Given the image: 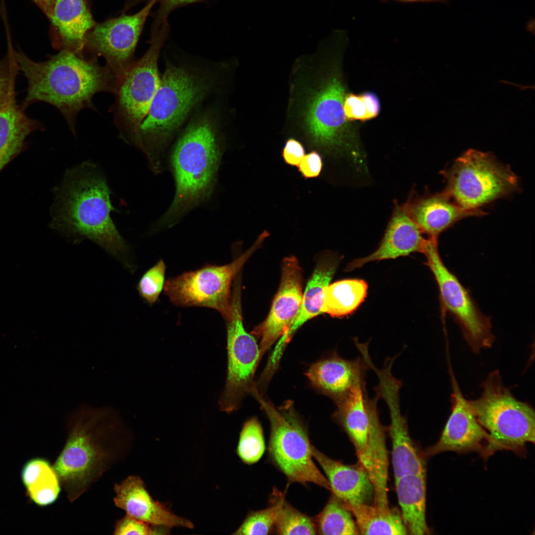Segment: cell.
Listing matches in <instances>:
<instances>
[{
  "instance_id": "ffe728a7",
  "label": "cell",
  "mask_w": 535,
  "mask_h": 535,
  "mask_svg": "<svg viewBox=\"0 0 535 535\" xmlns=\"http://www.w3.org/2000/svg\"><path fill=\"white\" fill-rule=\"evenodd\" d=\"M50 21L54 48L85 54L86 36L96 24L87 0H54Z\"/></svg>"
},
{
  "instance_id": "8fae6325",
  "label": "cell",
  "mask_w": 535,
  "mask_h": 535,
  "mask_svg": "<svg viewBox=\"0 0 535 535\" xmlns=\"http://www.w3.org/2000/svg\"><path fill=\"white\" fill-rule=\"evenodd\" d=\"M268 235L265 231L248 250L228 264L207 265L168 278L164 293L174 305L211 308L224 319L230 311L233 281Z\"/></svg>"
},
{
  "instance_id": "ee69618b",
  "label": "cell",
  "mask_w": 535,
  "mask_h": 535,
  "mask_svg": "<svg viewBox=\"0 0 535 535\" xmlns=\"http://www.w3.org/2000/svg\"><path fill=\"white\" fill-rule=\"evenodd\" d=\"M50 21L53 14L54 0H32Z\"/></svg>"
},
{
  "instance_id": "ac0fdd59",
  "label": "cell",
  "mask_w": 535,
  "mask_h": 535,
  "mask_svg": "<svg viewBox=\"0 0 535 535\" xmlns=\"http://www.w3.org/2000/svg\"><path fill=\"white\" fill-rule=\"evenodd\" d=\"M425 234L408 214L403 205L397 202L378 248L367 257L349 264L347 271L362 267L374 261L394 259L412 253H422L427 242Z\"/></svg>"
},
{
  "instance_id": "60d3db41",
  "label": "cell",
  "mask_w": 535,
  "mask_h": 535,
  "mask_svg": "<svg viewBox=\"0 0 535 535\" xmlns=\"http://www.w3.org/2000/svg\"><path fill=\"white\" fill-rule=\"evenodd\" d=\"M298 166L299 171L305 178L317 177L322 167L321 156L313 151L303 157Z\"/></svg>"
},
{
  "instance_id": "ab89813d",
  "label": "cell",
  "mask_w": 535,
  "mask_h": 535,
  "mask_svg": "<svg viewBox=\"0 0 535 535\" xmlns=\"http://www.w3.org/2000/svg\"><path fill=\"white\" fill-rule=\"evenodd\" d=\"M151 0H127L122 11H126L138 3L143 1H149ZM160 4V9L157 12L156 19L164 20L166 19L168 14L173 9L179 6L195 2L202 0H155Z\"/></svg>"
},
{
  "instance_id": "3957f363",
  "label": "cell",
  "mask_w": 535,
  "mask_h": 535,
  "mask_svg": "<svg viewBox=\"0 0 535 535\" xmlns=\"http://www.w3.org/2000/svg\"><path fill=\"white\" fill-rule=\"evenodd\" d=\"M217 124L201 115L186 127L173 147L170 166L175 193L169 207L153 226L169 228L210 198L215 187L223 148Z\"/></svg>"
},
{
  "instance_id": "74e56055",
  "label": "cell",
  "mask_w": 535,
  "mask_h": 535,
  "mask_svg": "<svg viewBox=\"0 0 535 535\" xmlns=\"http://www.w3.org/2000/svg\"><path fill=\"white\" fill-rule=\"evenodd\" d=\"M150 525L126 514L125 517L117 523L114 534L151 535L162 534L160 532L166 531L164 530L154 529Z\"/></svg>"
},
{
  "instance_id": "f35d334b",
  "label": "cell",
  "mask_w": 535,
  "mask_h": 535,
  "mask_svg": "<svg viewBox=\"0 0 535 535\" xmlns=\"http://www.w3.org/2000/svg\"><path fill=\"white\" fill-rule=\"evenodd\" d=\"M343 109L346 120H367L366 106L361 95L349 94L345 96Z\"/></svg>"
},
{
  "instance_id": "d6986e66",
  "label": "cell",
  "mask_w": 535,
  "mask_h": 535,
  "mask_svg": "<svg viewBox=\"0 0 535 535\" xmlns=\"http://www.w3.org/2000/svg\"><path fill=\"white\" fill-rule=\"evenodd\" d=\"M403 205L423 232L437 239L441 232L458 220L485 214L480 209L469 210L461 207L443 191L423 196L412 192Z\"/></svg>"
},
{
  "instance_id": "6da1fadb",
  "label": "cell",
  "mask_w": 535,
  "mask_h": 535,
  "mask_svg": "<svg viewBox=\"0 0 535 535\" xmlns=\"http://www.w3.org/2000/svg\"><path fill=\"white\" fill-rule=\"evenodd\" d=\"M54 192L51 228L74 243L94 242L131 268L128 247L110 216V189L96 164L86 161L67 170Z\"/></svg>"
},
{
  "instance_id": "7c38bea8",
  "label": "cell",
  "mask_w": 535,
  "mask_h": 535,
  "mask_svg": "<svg viewBox=\"0 0 535 535\" xmlns=\"http://www.w3.org/2000/svg\"><path fill=\"white\" fill-rule=\"evenodd\" d=\"M231 309L224 319L228 351V370L225 386L219 404L222 411L237 409L243 399L255 385L253 378L261 358L259 346L243 325L241 304V278L234 279Z\"/></svg>"
},
{
  "instance_id": "484cf974",
  "label": "cell",
  "mask_w": 535,
  "mask_h": 535,
  "mask_svg": "<svg viewBox=\"0 0 535 535\" xmlns=\"http://www.w3.org/2000/svg\"><path fill=\"white\" fill-rule=\"evenodd\" d=\"M338 261L333 255L325 254L317 262L309 280L298 312L287 333L280 339L275 350L281 353L295 331L308 320L322 313L324 290L332 278Z\"/></svg>"
},
{
  "instance_id": "5bb4252c",
  "label": "cell",
  "mask_w": 535,
  "mask_h": 535,
  "mask_svg": "<svg viewBox=\"0 0 535 535\" xmlns=\"http://www.w3.org/2000/svg\"><path fill=\"white\" fill-rule=\"evenodd\" d=\"M156 3L151 0L133 15L119 17L96 24L86 38L84 54L103 56L106 65L115 75L119 82L135 61L137 42L150 11Z\"/></svg>"
},
{
  "instance_id": "4dcf8cb0",
  "label": "cell",
  "mask_w": 535,
  "mask_h": 535,
  "mask_svg": "<svg viewBox=\"0 0 535 535\" xmlns=\"http://www.w3.org/2000/svg\"><path fill=\"white\" fill-rule=\"evenodd\" d=\"M368 285L362 279H344L328 284L324 289L322 313L341 317L353 312L364 301Z\"/></svg>"
},
{
  "instance_id": "cb8c5ba5",
  "label": "cell",
  "mask_w": 535,
  "mask_h": 535,
  "mask_svg": "<svg viewBox=\"0 0 535 535\" xmlns=\"http://www.w3.org/2000/svg\"><path fill=\"white\" fill-rule=\"evenodd\" d=\"M314 459L326 475L332 494L346 506L368 503L374 497V487L367 471L358 462L347 465L331 459L312 446Z\"/></svg>"
},
{
  "instance_id": "f1b7e54d",
  "label": "cell",
  "mask_w": 535,
  "mask_h": 535,
  "mask_svg": "<svg viewBox=\"0 0 535 535\" xmlns=\"http://www.w3.org/2000/svg\"><path fill=\"white\" fill-rule=\"evenodd\" d=\"M346 507L355 519L360 535L408 534L397 508L382 509L368 503Z\"/></svg>"
},
{
  "instance_id": "d6a6232c",
  "label": "cell",
  "mask_w": 535,
  "mask_h": 535,
  "mask_svg": "<svg viewBox=\"0 0 535 535\" xmlns=\"http://www.w3.org/2000/svg\"><path fill=\"white\" fill-rule=\"evenodd\" d=\"M273 531L278 535H316L315 519L291 506L283 497Z\"/></svg>"
},
{
  "instance_id": "9a60e30c",
  "label": "cell",
  "mask_w": 535,
  "mask_h": 535,
  "mask_svg": "<svg viewBox=\"0 0 535 535\" xmlns=\"http://www.w3.org/2000/svg\"><path fill=\"white\" fill-rule=\"evenodd\" d=\"M403 385L401 380L393 374H386L378 378L374 388L376 395L386 404L390 418L387 428L392 443V464L395 480L409 475L426 476V467L423 458L412 440L407 419L401 413L400 390Z\"/></svg>"
},
{
  "instance_id": "7a4b0ae2",
  "label": "cell",
  "mask_w": 535,
  "mask_h": 535,
  "mask_svg": "<svg viewBox=\"0 0 535 535\" xmlns=\"http://www.w3.org/2000/svg\"><path fill=\"white\" fill-rule=\"evenodd\" d=\"M15 56L19 71L27 79V94L21 108L24 111L39 102L57 108L76 135V120L85 108L95 109L92 99L99 92L115 94L119 80L98 58L60 51L42 62H36L21 51Z\"/></svg>"
},
{
  "instance_id": "d4e9b609",
  "label": "cell",
  "mask_w": 535,
  "mask_h": 535,
  "mask_svg": "<svg viewBox=\"0 0 535 535\" xmlns=\"http://www.w3.org/2000/svg\"><path fill=\"white\" fill-rule=\"evenodd\" d=\"M366 385H359L334 401L333 418L353 444L358 462L363 458L368 442L370 420L366 402Z\"/></svg>"
},
{
  "instance_id": "8992f818",
  "label": "cell",
  "mask_w": 535,
  "mask_h": 535,
  "mask_svg": "<svg viewBox=\"0 0 535 535\" xmlns=\"http://www.w3.org/2000/svg\"><path fill=\"white\" fill-rule=\"evenodd\" d=\"M482 387L481 396L468 401L478 422L488 432L482 455L504 449L519 452L527 443H534V409L514 397L504 385L499 371L490 373Z\"/></svg>"
},
{
  "instance_id": "e0dca14e",
  "label": "cell",
  "mask_w": 535,
  "mask_h": 535,
  "mask_svg": "<svg viewBox=\"0 0 535 535\" xmlns=\"http://www.w3.org/2000/svg\"><path fill=\"white\" fill-rule=\"evenodd\" d=\"M450 374L453 390L451 413L439 440L427 448L423 456H432L447 451L482 452V443L489 438L488 433L478 422L468 400L463 395L451 371Z\"/></svg>"
},
{
  "instance_id": "7402d4cb",
  "label": "cell",
  "mask_w": 535,
  "mask_h": 535,
  "mask_svg": "<svg viewBox=\"0 0 535 535\" xmlns=\"http://www.w3.org/2000/svg\"><path fill=\"white\" fill-rule=\"evenodd\" d=\"M114 490L115 505L133 518L153 526L189 529L194 527L190 521L173 514L161 504L155 501L138 476H129L120 484H115Z\"/></svg>"
},
{
  "instance_id": "8d00e7d4",
  "label": "cell",
  "mask_w": 535,
  "mask_h": 535,
  "mask_svg": "<svg viewBox=\"0 0 535 535\" xmlns=\"http://www.w3.org/2000/svg\"><path fill=\"white\" fill-rule=\"evenodd\" d=\"M19 71L15 50L10 44L4 57L0 60V110L15 97V81Z\"/></svg>"
},
{
  "instance_id": "4316f807",
  "label": "cell",
  "mask_w": 535,
  "mask_h": 535,
  "mask_svg": "<svg viewBox=\"0 0 535 535\" xmlns=\"http://www.w3.org/2000/svg\"><path fill=\"white\" fill-rule=\"evenodd\" d=\"M42 125L17 105L16 96L0 110V172L27 147L26 138Z\"/></svg>"
},
{
  "instance_id": "1f68e13d",
  "label": "cell",
  "mask_w": 535,
  "mask_h": 535,
  "mask_svg": "<svg viewBox=\"0 0 535 535\" xmlns=\"http://www.w3.org/2000/svg\"><path fill=\"white\" fill-rule=\"evenodd\" d=\"M315 521L320 535H360L351 511L333 494Z\"/></svg>"
},
{
  "instance_id": "e575fe53",
  "label": "cell",
  "mask_w": 535,
  "mask_h": 535,
  "mask_svg": "<svg viewBox=\"0 0 535 535\" xmlns=\"http://www.w3.org/2000/svg\"><path fill=\"white\" fill-rule=\"evenodd\" d=\"M283 497L280 496L276 503L270 507L249 513L233 534H269L270 532L273 531Z\"/></svg>"
},
{
  "instance_id": "83f0119b",
  "label": "cell",
  "mask_w": 535,
  "mask_h": 535,
  "mask_svg": "<svg viewBox=\"0 0 535 535\" xmlns=\"http://www.w3.org/2000/svg\"><path fill=\"white\" fill-rule=\"evenodd\" d=\"M425 476L409 475L395 480L402 521L410 535L430 534L426 518Z\"/></svg>"
},
{
  "instance_id": "603a6c76",
  "label": "cell",
  "mask_w": 535,
  "mask_h": 535,
  "mask_svg": "<svg viewBox=\"0 0 535 535\" xmlns=\"http://www.w3.org/2000/svg\"><path fill=\"white\" fill-rule=\"evenodd\" d=\"M378 398L366 396L370 426L366 453L359 462L367 472L374 487V504L383 509L389 507L388 498V458L385 428L379 420Z\"/></svg>"
},
{
  "instance_id": "4fadbf2b",
  "label": "cell",
  "mask_w": 535,
  "mask_h": 535,
  "mask_svg": "<svg viewBox=\"0 0 535 535\" xmlns=\"http://www.w3.org/2000/svg\"><path fill=\"white\" fill-rule=\"evenodd\" d=\"M422 253L437 283L443 308L459 325L473 352L477 354L491 347L494 336L490 320L481 311L467 289L443 262L437 238L428 237Z\"/></svg>"
},
{
  "instance_id": "ba28073f",
  "label": "cell",
  "mask_w": 535,
  "mask_h": 535,
  "mask_svg": "<svg viewBox=\"0 0 535 535\" xmlns=\"http://www.w3.org/2000/svg\"><path fill=\"white\" fill-rule=\"evenodd\" d=\"M168 30L167 21L153 25L149 49L127 70L115 94L114 121L119 136L137 148L141 125L160 85L158 61Z\"/></svg>"
},
{
  "instance_id": "5b68a950",
  "label": "cell",
  "mask_w": 535,
  "mask_h": 535,
  "mask_svg": "<svg viewBox=\"0 0 535 535\" xmlns=\"http://www.w3.org/2000/svg\"><path fill=\"white\" fill-rule=\"evenodd\" d=\"M209 75L183 66L166 68L140 130L138 148L156 174L163 170L165 150L194 107L211 91Z\"/></svg>"
},
{
  "instance_id": "30bf717a",
  "label": "cell",
  "mask_w": 535,
  "mask_h": 535,
  "mask_svg": "<svg viewBox=\"0 0 535 535\" xmlns=\"http://www.w3.org/2000/svg\"><path fill=\"white\" fill-rule=\"evenodd\" d=\"M446 182L443 192L458 205L469 210L513 192L518 178L510 167L491 153L466 151L441 172Z\"/></svg>"
},
{
  "instance_id": "b9f144b4",
  "label": "cell",
  "mask_w": 535,
  "mask_h": 535,
  "mask_svg": "<svg viewBox=\"0 0 535 535\" xmlns=\"http://www.w3.org/2000/svg\"><path fill=\"white\" fill-rule=\"evenodd\" d=\"M304 155V148L300 142L294 138L286 141L282 150V157L286 163L298 166Z\"/></svg>"
},
{
  "instance_id": "277c9868",
  "label": "cell",
  "mask_w": 535,
  "mask_h": 535,
  "mask_svg": "<svg viewBox=\"0 0 535 535\" xmlns=\"http://www.w3.org/2000/svg\"><path fill=\"white\" fill-rule=\"evenodd\" d=\"M66 444L54 466L72 501L103 472L109 456L102 444L128 433L118 411L82 404L66 419Z\"/></svg>"
},
{
  "instance_id": "836d02e7",
  "label": "cell",
  "mask_w": 535,
  "mask_h": 535,
  "mask_svg": "<svg viewBox=\"0 0 535 535\" xmlns=\"http://www.w3.org/2000/svg\"><path fill=\"white\" fill-rule=\"evenodd\" d=\"M266 449L262 426L256 418L248 421L241 432L237 453L242 461L249 465L258 462Z\"/></svg>"
},
{
  "instance_id": "f6af8a7d",
  "label": "cell",
  "mask_w": 535,
  "mask_h": 535,
  "mask_svg": "<svg viewBox=\"0 0 535 535\" xmlns=\"http://www.w3.org/2000/svg\"><path fill=\"white\" fill-rule=\"evenodd\" d=\"M384 1L386 0H395L402 2H445L447 0H382Z\"/></svg>"
},
{
  "instance_id": "44dd1931",
  "label": "cell",
  "mask_w": 535,
  "mask_h": 535,
  "mask_svg": "<svg viewBox=\"0 0 535 535\" xmlns=\"http://www.w3.org/2000/svg\"><path fill=\"white\" fill-rule=\"evenodd\" d=\"M369 369L362 357L345 359L334 353L313 364L306 375L312 384L334 402L366 384Z\"/></svg>"
},
{
  "instance_id": "9c48e42d",
  "label": "cell",
  "mask_w": 535,
  "mask_h": 535,
  "mask_svg": "<svg viewBox=\"0 0 535 535\" xmlns=\"http://www.w3.org/2000/svg\"><path fill=\"white\" fill-rule=\"evenodd\" d=\"M251 393L270 423L268 453L273 464L291 482L313 483L331 491L328 481L313 460V445L306 428L289 404L278 410L263 397L256 386Z\"/></svg>"
},
{
  "instance_id": "52a82bcc",
  "label": "cell",
  "mask_w": 535,
  "mask_h": 535,
  "mask_svg": "<svg viewBox=\"0 0 535 535\" xmlns=\"http://www.w3.org/2000/svg\"><path fill=\"white\" fill-rule=\"evenodd\" d=\"M293 85L292 107L298 122L319 144H341L346 118L343 109L344 89L336 76L322 79L316 64L307 66Z\"/></svg>"
},
{
  "instance_id": "7bdbcfd3",
  "label": "cell",
  "mask_w": 535,
  "mask_h": 535,
  "mask_svg": "<svg viewBox=\"0 0 535 535\" xmlns=\"http://www.w3.org/2000/svg\"><path fill=\"white\" fill-rule=\"evenodd\" d=\"M366 106L367 119L375 117L380 111V104L377 96L371 92L360 95Z\"/></svg>"
},
{
  "instance_id": "f546056e",
  "label": "cell",
  "mask_w": 535,
  "mask_h": 535,
  "mask_svg": "<svg viewBox=\"0 0 535 535\" xmlns=\"http://www.w3.org/2000/svg\"><path fill=\"white\" fill-rule=\"evenodd\" d=\"M22 480L31 499L45 506L54 502L60 491L58 477L50 464L41 458L28 461L24 466Z\"/></svg>"
},
{
  "instance_id": "2e32d148",
  "label": "cell",
  "mask_w": 535,
  "mask_h": 535,
  "mask_svg": "<svg viewBox=\"0 0 535 535\" xmlns=\"http://www.w3.org/2000/svg\"><path fill=\"white\" fill-rule=\"evenodd\" d=\"M303 272L296 258L284 259L281 280L269 313L266 320L253 330L260 338L261 358L276 341L284 336L295 318L301 303Z\"/></svg>"
},
{
  "instance_id": "d590c367",
  "label": "cell",
  "mask_w": 535,
  "mask_h": 535,
  "mask_svg": "<svg viewBox=\"0 0 535 535\" xmlns=\"http://www.w3.org/2000/svg\"><path fill=\"white\" fill-rule=\"evenodd\" d=\"M166 267L160 260L142 275L137 286L140 296L149 305L158 300L165 284Z\"/></svg>"
}]
</instances>
